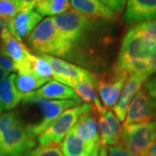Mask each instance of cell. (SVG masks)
<instances>
[{"label":"cell","mask_w":156,"mask_h":156,"mask_svg":"<svg viewBox=\"0 0 156 156\" xmlns=\"http://www.w3.org/2000/svg\"><path fill=\"white\" fill-rule=\"evenodd\" d=\"M98 129L100 133L101 145H119L121 140L122 127L119 119L110 109H105L98 119Z\"/></svg>","instance_id":"cell-14"},{"label":"cell","mask_w":156,"mask_h":156,"mask_svg":"<svg viewBox=\"0 0 156 156\" xmlns=\"http://www.w3.org/2000/svg\"><path fill=\"white\" fill-rule=\"evenodd\" d=\"M149 156H156V153L155 154H151V155H149Z\"/></svg>","instance_id":"cell-37"},{"label":"cell","mask_w":156,"mask_h":156,"mask_svg":"<svg viewBox=\"0 0 156 156\" xmlns=\"http://www.w3.org/2000/svg\"><path fill=\"white\" fill-rule=\"evenodd\" d=\"M38 0H18L21 7V11L33 10Z\"/></svg>","instance_id":"cell-31"},{"label":"cell","mask_w":156,"mask_h":156,"mask_svg":"<svg viewBox=\"0 0 156 156\" xmlns=\"http://www.w3.org/2000/svg\"><path fill=\"white\" fill-rule=\"evenodd\" d=\"M42 20L43 16L36 11L30 10L20 11L11 20L4 22V24L13 37L23 41Z\"/></svg>","instance_id":"cell-13"},{"label":"cell","mask_w":156,"mask_h":156,"mask_svg":"<svg viewBox=\"0 0 156 156\" xmlns=\"http://www.w3.org/2000/svg\"><path fill=\"white\" fill-rule=\"evenodd\" d=\"M93 112V108L88 103L78 104L63 112L43 134L37 137L40 147L59 145L68 132L74 127L83 115Z\"/></svg>","instance_id":"cell-6"},{"label":"cell","mask_w":156,"mask_h":156,"mask_svg":"<svg viewBox=\"0 0 156 156\" xmlns=\"http://www.w3.org/2000/svg\"><path fill=\"white\" fill-rule=\"evenodd\" d=\"M1 112H2V108H1V107H0V115H1Z\"/></svg>","instance_id":"cell-38"},{"label":"cell","mask_w":156,"mask_h":156,"mask_svg":"<svg viewBox=\"0 0 156 156\" xmlns=\"http://www.w3.org/2000/svg\"><path fill=\"white\" fill-rule=\"evenodd\" d=\"M75 11L100 20L113 21L116 18L115 12L101 4L99 0H69Z\"/></svg>","instance_id":"cell-17"},{"label":"cell","mask_w":156,"mask_h":156,"mask_svg":"<svg viewBox=\"0 0 156 156\" xmlns=\"http://www.w3.org/2000/svg\"><path fill=\"white\" fill-rule=\"evenodd\" d=\"M128 74L112 66L110 69L102 74H98L97 92L105 108H114L116 104Z\"/></svg>","instance_id":"cell-8"},{"label":"cell","mask_w":156,"mask_h":156,"mask_svg":"<svg viewBox=\"0 0 156 156\" xmlns=\"http://www.w3.org/2000/svg\"><path fill=\"white\" fill-rule=\"evenodd\" d=\"M35 145V138L17 112L0 115V156H23Z\"/></svg>","instance_id":"cell-1"},{"label":"cell","mask_w":156,"mask_h":156,"mask_svg":"<svg viewBox=\"0 0 156 156\" xmlns=\"http://www.w3.org/2000/svg\"><path fill=\"white\" fill-rule=\"evenodd\" d=\"M29 50L39 55L67 58L68 45L58 30L53 17L43 19L25 38Z\"/></svg>","instance_id":"cell-2"},{"label":"cell","mask_w":156,"mask_h":156,"mask_svg":"<svg viewBox=\"0 0 156 156\" xmlns=\"http://www.w3.org/2000/svg\"><path fill=\"white\" fill-rule=\"evenodd\" d=\"M23 156H63L58 145H50L35 147L27 151Z\"/></svg>","instance_id":"cell-26"},{"label":"cell","mask_w":156,"mask_h":156,"mask_svg":"<svg viewBox=\"0 0 156 156\" xmlns=\"http://www.w3.org/2000/svg\"><path fill=\"white\" fill-rule=\"evenodd\" d=\"M3 27V22H2V20L0 19V31H1V29Z\"/></svg>","instance_id":"cell-36"},{"label":"cell","mask_w":156,"mask_h":156,"mask_svg":"<svg viewBox=\"0 0 156 156\" xmlns=\"http://www.w3.org/2000/svg\"><path fill=\"white\" fill-rule=\"evenodd\" d=\"M48 82V80L39 77L33 73H17L14 78L15 86L22 95L37 90Z\"/></svg>","instance_id":"cell-21"},{"label":"cell","mask_w":156,"mask_h":156,"mask_svg":"<svg viewBox=\"0 0 156 156\" xmlns=\"http://www.w3.org/2000/svg\"><path fill=\"white\" fill-rule=\"evenodd\" d=\"M0 67L8 73L17 72V66L14 60L6 52L0 43Z\"/></svg>","instance_id":"cell-27"},{"label":"cell","mask_w":156,"mask_h":156,"mask_svg":"<svg viewBox=\"0 0 156 156\" xmlns=\"http://www.w3.org/2000/svg\"><path fill=\"white\" fill-rule=\"evenodd\" d=\"M124 21L128 25L156 20V0H127Z\"/></svg>","instance_id":"cell-10"},{"label":"cell","mask_w":156,"mask_h":156,"mask_svg":"<svg viewBox=\"0 0 156 156\" xmlns=\"http://www.w3.org/2000/svg\"><path fill=\"white\" fill-rule=\"evenodd\" d=\"M109 156H138L123 147L122 146L116 145L109 147Z\"/></svg>","instance_id":"cell-30"},{"label":"cell","mask_w":156,"mask_h":156,"mask_svg":"<svg viewBox=\"0 0 156 156\" xmlns=\"http://www.w3.org/2000/svg\"><path fill=\"white\" fill-rule=\"evenodd\" d=\"M74 89L76 95L80 97L81 101H84L85 103H88L93 108L95 115L100 116L105 111V108L101 104L98 95L95 92V88L88 83H78L73 84L70 87Z\"/></svg>","instance_id":"cell-20"},{"label":"cell","mask_w":156,"mask_h":156,"mask_svg":"<svg viewBox=\"0 0 156 156\" xmlns=\"http://www.w3.org/2000/svg\"><path fill=\"white\" fill-rule=\"evenodd\" d=\"M152 121H154V112L144 84V86L133 98L128 107L124 125L140 124Z\"/></svg>","instance_id":"cell-9"},{"label":"cell","mask_w":156,"mask_h":156,"mask_svg":"<svg viewBox=\"0 0 156 156\" xmlns=\"http://www.w3.org/2000/svg\"><path fill=\"white\" fill-rule=\"evenodd\" d=\"M37 2H38V1H37Z\"/></svg>","instance_id":"cell-39"},{"label":"cell","mask_w":156,"mask_h":156,"mask_svg":"<svg viewBox=\"0 0 156 156\" xmlns=\"http://www.w3.org/2000/svg\"><path fill=\"white\" fill-rule=\"evenodd\" d=\"M99 1L115 14L121 13L127 3V0H99Z\"/></svg>","instance_id":"cell-29"},{"label":"cell","mask_w":156,"mask_h":156,"mask_svg":"<svg viewBox=\"0 0 156 156\" xmlns=\"http://www.w3.org/2000/svg\"><path fill=\"white\" fill-rule=\"evenodd\" d=\"M23 103L36 107L39 110V120L27 125L30 134L35 139L43 134L65 110L80 104L72 100L51 101L23 96Z\"/></svg>","instance_id":"cell-3"},{"label":"cell","mask_w":156,"mask_h":156,"mask_svg":"<svg viewBox=\"0 0 156 156\" xmlns=\"http://www.w3.org/2000/svg\"><path fill=\"white\" fill-rule=\"evenodd\" d=\"M149 64H150L151 75H154L156 73V49L152 54V56L149 58Z\"/></svg>","instance_id":"cell-32"},{"label":"cell","mask_w":156,"mask_h":156,"mask_svg":"<svg viewBox=\"0 0 156 156\" xmlns=\"http://www.w3.org/2000/svg\"><path fill=\"white\" fill-rule=\"evenodd\" d=\"M134 28L147 44L156 48V20L134 25Z\"/></svg>","instance_id":"cell-25"},{"label":"cell","mask_w":156,"mask_h":156,"mask_svg":"<svg viewBox=\"0 0 156 156\" xmlns=\"http://www.w3.org/2000/svg\"><path fill=\"white\" fill-rule=\"evenodd\" d=\"M100 146L92 148L80 139L71 128L62 141L61 149L63 156H89Z\"/></svg>","instance_id":"cell-19"},{"label":"cell","mask_w":156,"mask_h":156,"mask_svg":"<svg viewBox=\"0 0 156 156\" xmlns=\"http://www.w3.org/2000/svg\"><path fill=\"white\" fill-rule=\"evenodd\" d=\"M23 96L51 101L72 100L79 103L82 101L80 97L74 91V89L65 84L56 81H50L37 90Z\"/></svg>","instance_id":"cell-15"},{"label":"cell","mask_w":156,"mask_h":156,"mask_svg":"<svg viewBox=\"0 0 156 156\" xmlns=\"http://www.w3.org/2000/svg\"><path fill=\"white\" fill-rule=\"evenodd\" d=\"M148 76L142 74H131L124 84L122 91L113 109L120 122H124L127 111L135 95L140 91Z\"/></svg>","instance_id":"cell-11"},{"label":"cell","mask_w":156,"mask_h":156,"mask_svg":"<svg viewBox=\"0 0 156 156\" xmlns=\"http://www.w3.org/2000/svg\"><path fill=\"white\" fill-rule=\"evenodd\" d=\"M33 73L39 77L50 81L53 78V69L50 63L39 55L30 54L23 72Z\"/></svg>","instance_id":"cell-23"},{"label":"cell","mask_w":156,"mask_h":156,"mask_svg":"<svg viewBox=\"0 0 156 156\" xmlns=\"http://www.w3.org/2000/svg\"><path fill=\"white\" fill-rule=\"evenodd\" d=\"M50 63L53 69V78L61 83L71 87L78 83H88L96 88L98 74L90 72L84 68L69 63L60 58L48 55H39Z\"/></svg>","instance_id":"cell-7"},{"label":"cell","mask_w":156,"mask_h":156,"mask_svg":"<svg viewBox=\"0 0 156 156\" xmlns=\"http://www.w3.org/2000/svg\"><path fill=\"white\" fill-rule=\"evenodd\" d=\"M35 11L41 16L56 17L70 10L69 0H38Z\"/></svg>","instance_id":"cell-22"},{"label":"cell","mask_w":156,"mask_h":156,"mask_svg":"<svg viewBox=\"0 0 156 156\" xmlns=\"http://www.w3.org/2000/svg\"><path fill=\"white\" fill-rule=\"evenodd\" d=\"M20 11L18 0H0V19L4 22L11 20Z\"/></svg>","instance_id":"cell-24"},{"label":"cell","mask_w":156,"mask_h":156,"mask_svg":"<svg viewBox=\"0 0 156 156\" xmlns=\"http://www.w3.org/2000/svg\"><path fill=\"white\" fill-rule=\"evenodd\" d=\"M155 49L147 44L133 26L123 37L119 54L113 67L128 73V69L131 63L149 59Z\"/></svg>","instance_id":"cell-5"},{"label":"cell","mask_w":156,"mask_h":156,"mask_svg":"<svg viewBox=\"0 0 156 156\" xmlns=\"http://www.w3.org/2000/svg\"><path fill=\"white\" fill-rule=\"evenodd\" d=\"M156 139V122L123 125L119 145L138 156H148Z\"/></svg>","instance_id":"cell-4"},{"label":"cell","mask_w":156,"mask_h":156,"mask_svg":"<svg viewBox=\"0 0 156 156\" xmlns=\"http://www.w3.org/2000/svg\"><path fill=\"white\" fill-rule=\"evenodd\" d=\"M145 87L152 101V105L154 112V121L156 122V76L151 77L146 82Z\"/></svg>","instance_id":"cell-28"},{"label":"cell","mask_w":156,"mask_h":156,"mask_svg":"<svg viewBox=\"0 0 156 156\" xmlns=\"http://www.w3.org/2000/svg\"><path fill=\"white\" fill-rule=\"evenodd\" d=\"M15 75L11 74L0 81V107L10 111L15 108L23 100V95L17 91L14 83Z\"/></svg>","instance_id":"cell-18"},{"label":"cell","mask_w":156,"mask_h":156,"mask_svg":"<svg viewBox=\"0 0 156 156\" xmlns=\"http://www.w3.org/2000/svg\"><path fill=\"white\" fill-rule=\"evenodd\" d=\"M10 74L5 71V70H4L2 68L0 67V81H2V80H4L5 78H6L8 76H9Z\"/></svg>","instance_id":"cell-34"},{"label":"cell","mask_w":156,"mask_h":156,"mask_svg":"<svg viewBox=\"0 0 156 156\" xmlns=\"http://www.w3.org/2000/svg\"><path fill=\"white\" fill-rule=\"evenodd\" d=\"M98 156H108V148L106 147L101 145L99 153H98Z\"/></svg>","instance_id":"cell-33"},{"label":"cell","mask_w":156,"mask_h":156,"mask_svg":"<svg viewBox=\"0 0 156 156\" xmlns=\"http://www.w3.org/2000/svg\"><path fill=\"white\" fill-rule=\"evenodd\" d=\"M72 128L78 137L92 148L101 145L98 134V123L93 112L83 115Z\"/></svg>","instance_id":"cell-16"},{"label":"cell","mask_w":156,"mask_h":156,"mask_svg":"<svg viewBox=\"0 0 156 156\" xmlns=\"http://www.w3.org/2000/svg\"><path fill=\"white\" fill-rule=\"evenodd\" d=\"M101 147V146H100ZM100 147H97L96 149H95V151L90 154L89 156H98V153H99V149H100Z\"/></svg>","instance_id":"cell-35"},{"label":"cell","mask_w":156,"mask_h":156,"mask_svg":"<svg viewBox=\"0 0 156 156\" xmlns=\"http://www.w3.org/2000/svg\"><path fill=\"white\" fill-rule=\"evenodd\" d=\"M0 43L6 52L14 60L17 66V72L24 71L26 63L30 56L29 48L22 43V41L13 37L3 23V27L0 31Z\"/></svg>","instance_id":"cell-12"}]
</instances>
